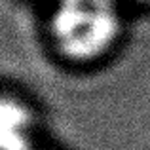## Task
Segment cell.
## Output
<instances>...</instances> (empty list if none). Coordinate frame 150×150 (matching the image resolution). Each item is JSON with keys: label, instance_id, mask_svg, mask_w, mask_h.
<instances>
[{"label": "cell", "instance_id": "obj_1", "mask_svg": "<svg viewBox=\"0 0 150 150\" xmlns=\"http://www.w3.org/2000/svg\"><path fill=\"white\" fill-rule=\"evenodd\" d=\"M120 19L112 0H59L51 34L59 51L74 61H91L116 40Z\"/></svg>", "mask_w": 150, "mask_h": 150}, {"label": "cell", "instance_id": "obj_2", "mask_svg": "<svg viewBox=\"0 0 150 150\" xmlns=\"http://www.w3.org/2000/svg\"><path fill=\"white\" fill-rule=\"evenodd\" d=\"M30 112L19 101L0 97V150L30 148Z\"/></svg>", "mask_w": 150, "mask_h": 150}]
</instances>
